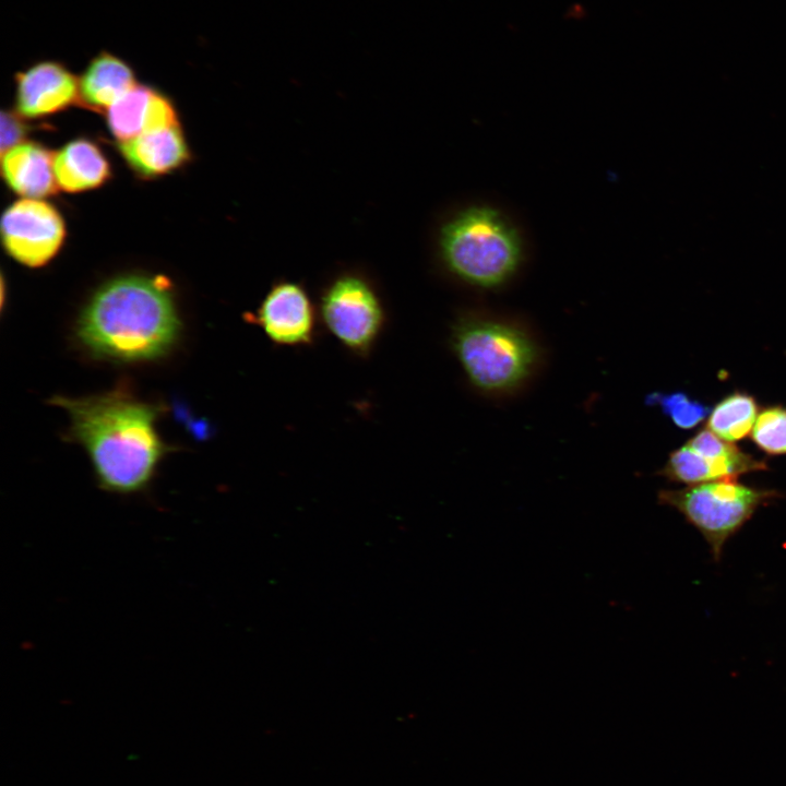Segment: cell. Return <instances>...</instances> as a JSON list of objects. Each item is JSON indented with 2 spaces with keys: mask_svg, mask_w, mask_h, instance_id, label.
<instances>
[{
  "mask_svg": "<svg viewBox=\"0 0 786 786\" xmlns=\"http://www.w3.org/2000/svg\"><path fill=\"white\" fill-rule=\"evenodd\" d=\"M51 403L68 413L70 436L88 454L100 488L120 495L147 488L169 450L156 430L162 407L122 389Z\"/></svg>",
  "mask_w": 786,
  "mask_h": 786,
  "instance_id": "obj_1",
  "label": "cell"
},
{
  "mask_svg": "<svg viewBox=\"0 0 786 786\" xmlns=\"http://www.w3.org/2000/svg\"><path fill=\"white\" fill-rule=\"evenodd\" d=\"M180 327L169 281L128 274L106 282L94 293L80 314L75 333L94 356L132 362L167 354Z\"/></svg>",
  "mask_w": 786,
  "mask_h": 786,
  "instance_id": "obj_2",
  "label": "cell"
},
{
  "mask_svg": "<svg viewBox=\"0 0 786 786\" xmlns=\"http://www.w3.org/2000/svg\"><path fill=\"white\" fill-rule=\"evenodd\" d=\"M439 248L452 276L484 290L507 285L521 270L526 253L515 223L489 204L466 206L448 219L440 230Z\"/></svg>",
  "mask_w": 786,
  "mask_h": 786,
  "instance_id": "obj_3",
  "label": "cell"
},
{
  "mask_svg": "<svg viewBox=\"0 0 786 786\" xmlns=\"http://www.w3.org/2000/svg\"><path fill=\"white\" fill-rule=\"evenodd\" d=\"M450 345L469 383L488 395L514 392L539 361V348L527 331L487 314L458 315L451 325Z\"/></svg>",
  "mask_w": 786,
  "mask_h": 786,
  "instance_id": "obj_4",
  "label": "cell"
},
{
  "mask_svg": "<svg viewBox=\"0 0 786 786\" xmlns=\"http://www.w3.org/2000/svg\"><path fill=\"white\" fill-rule=\"evenodd\" d=\"M778 492L738 483L716 480L682 489L660 490L658 502L677 510L710 546L715 561L727 540L752 517L759 507L776 499Z\"/></svg>",
  "mask_w": 786,
  "mask_h": 786,
  "instance_id": "obj_5",
  "label": "cell"
},
{
  "mask_svg": "<svg viewBox=\"0 0 786 786\" xmlns=\"http://www.w3.org/2000/svg\"><path fill=\"white\" fill-rule=\"evenodd\" d=\"M319 314L331 335L360 358L372 353L386 324V313L376 289L354 274L338 276L324 289Z\"/></svg>",
  "mask_w": 786,
  "mask_h": 786,
  "instance_id": "obj_6",
  "label": "cell"
},
{
  "mask_svg": "<svg viewBox=\"0 0 786 786\" xmlns=\"http://www.w3.org/2000/svg\"><path fill=\"white\" fill-rule=\"evenodd\" d=\"M1 237L7 252L17 262L38 267L48 263L66 238L61 214L40 199L12 203L1 218Z\"/></svg>",
  "mask_w": 786,
  "mask_h": 786,
  "instance_id": "obj_7",
  "label": "cell"
},
{
  "mask_svg": "<svg viewBox=\"0 0 786 786\" xmlns=\"http://www.w3.org/2000/svg\"><path fill=\"white\" fill-rule=\"evenodd\" d=\"M251 321L278 346H308L315 340L318 323L313 303L307 290L295 282L273 285L251 314Z\"/></svg>",
  "mask_w": 786,
  "mask_h": 786,
  "instance_id": "obj_8",
  "label": "cell"
},
{
  "mask_svg": "<svg viewBox=\"0 0 786 786\" xmlns=\"http://www.w3.org/2000/svg\"><path fill=\"white\" fill-rule=\"evenodd\" d=\"M16 112L26 118H40L80 102L79 78L62 62L41 60L16 72Z\"/></svg>",
  "mask_w": 786,
  "mask_h": 786,
  "instance_id": "obj_9",
  "label": "cell"
},
{
  "mask_svg": "<svg viewBox=\"0 0 786 786\" xmlns=\"http://www.w3.org/2000/svg\"><path fill=\"white\" fill-rule=\"evenodd\" d=\"M107 124L119 141L179 124L171 100L159 91L136 84L106 111Z\"/></svg>",
  "mask_w": 786,
  "mask_h": 786,
  "instance_id": "obj_10",
  "label": "cell"
},
{
  "mask_svg": "<svg viewBox=\"0 0 786 786\" xmlns=\"http://www.w3.org/2000/svg\"><path fill=\"white\" fill-rule=\"evenodd\" d=\"M118 147L130 167L146 178L166 175L190 158L180 124L142 133Z\"/></svg>",
  "mask_w": 786,
  "mask_h": 786,
  "instance_id": "obj_11",
  "label": "cell"
},
{
  "mask_svg": "<svg viewBox=\"0 0 786 786\" xmlns=\"http://www.w3.org/2000/svg\"><path fill=\"white\" fill-rule=\"evenodd\" d=\"M767 469L764 461L748 453L736 457H712L687 443L672 451L659 474L670 481L688 486L716 480H737L740 475Z\"/></svg>",
  "mask_w": 786,
  "mask_h": 786,
  "instance_id": "obj_12",
  "label": "cell"
},
{
  "mask_svg": "<svg viewBox=\"0 0 786 786\" xmlns=\"http://www.w3.org/2000/svg\"><path fill=\"white\" fill-rule=\"evenodd\" d=\"M55 153L40 144L21 143L2 154L1 170L9 188L25 199H41L58 190Z\"/></svg>",
  "mask_w": 786,
  "mask_h": 786,
  "instance_id": "obj_13",
  "label": "cell"
},
{
  "mask_svg": "<svg viewBox=\"0 0 786 786\" xmlns=\"http://www.w3.org/2000/svg\"><path fill=\"white\" fill-rule=\"evenodd\" d=\"M138 84L131 66L109 51H100L90 60L79 78L80 103L104 111Z\"/></svg>",
  "mask_w": 786,
  "mask_h": 786,
  "instance_id": "obj_14",
  "label": "cell"
},
{
  "mask_svg": "<svg viewBox=\"0 0 786 786\" xmlns=\"http://www.w3.org/2000/svg\"><path fill=\"white\" fill-rule=\"evenodd\" d=\"M58 187L66 192L98 188L110 177V165L100 148L90 140L76 139L55 153Z\"/></svg>",
  "mask_w": 786,
  "mask_h": 786,
  "instance_id": "obj_15",
  "label": "cell"
},
{
  "mask_svg": "<svg viewBox=\"0 0 786 786\" xmlns=\"http://www.w3.org/2000/svg\"><path fill=\"white\" fill-rule=\"evenodd\" d=\"M759 414L755 398L746 392H733L720 400L707 417V429L727 442L746 438Z\"/></svg>",
  "mask_w": 786,
  "mask_h": 786,
  "instance_id": "obj_16",
  "label": "cell"
},
{
  "mask_svg": "<svg viewBox=\"0 0 786 786\" xmlns=\"http://www.w3.org/2000/svg\"><path fill=\"white\" fill-rule=\"evenodd\" d=\"M750 438L769 455H786V407L774 405L761 409Z\"/></svg>",
  "mask_w": 786,
  "mask_h": 786,
  "instance_id": "obj_17",
  "label": "cell"
},
{
  "mask_svg": "<svg viewBox=\"0 0 786 786\" xmlns=\"http://www.w3.org/2000/svg\"><path fill=\"white\" fill-rule=\"evenodd\" d=\"M646 403L658 405L663 413L681 429H691L708 417L711 408L699 401L690 398L686 393L670 394L652 393Z\"/></svg>",
  "mask_w": 786,
  "mask_h": 786,
  "instance_id": "obj_18",
  "label": "cell"
},
{
  "mask_svg": "<svg viewBox=\"0 0 786 786\" xmlns=\"http://www.w3.org/2000/svg\"><path fill=\"white\" fill-rule=\"evenodd\" d=\"M17 112L2 111L1 114V153L24 143L28 132L27 126L19 118Z\"/></svg>",
  "mask_w": 786,
  "mask_h": 786,
  "instance_id": "obj_19",
  "label": "cell"
}]
</instances>
